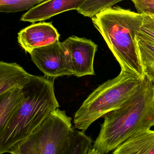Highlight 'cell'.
Returning <instances> with one entry per match:
<instances>
[{"instance_id":"1","label":"cell","mask_w":154,"mask_h":154,"mask_svg":"<svg viewBox=\"0 0 154 154\" xmlns=\"http://www.w3.org/2000/svg\"><path fill=\"white\" fill-rule=\"evenodd\" d=\"M154 84L144 76L129 99L104 116L93 148L107 154L138 131L154 126Z\"/></svg>"},{"instance_id":"2","label":"cell","mask_w":154,"mask_h":154,"mask_svg":"<svg viewBox=\"0 0 154 154\" xmlns=\"http://www.w3.org/2000/svg\"><path fill=\"white\" fill-rule=\"evenodd\" d=\"M22 89L25 100L0 134V154L9 153L59 108L55 94L54 78L30 74L29 82Z\"/></svg>"},{"instance_id":"3","label":"cell","mask_w":154,"mask_h":154,"mask_svg":"<svg viewBox=\"0 0 154 154\" xmlns=\"http://www.w3.org/2000/svg\"><path fill=\"white\" fill-rule=\"evenodd\" d=\"M143 14L119 6L106 9L92 18L121 70L144 77L140 60L137 37L142 24Z\"/></svg>"},{"instance_id":"4","label":"cell","mask_w":154,"mask_h":154,"mask_svg":"<svg viewBox=\"0 0 154 154\" xmlns=\"http://www.w3.org/2000/svg\"><path fill=\"white\" fill-rule=\"evenodd\" d=\"M141 79L121 70L119 74L94 90L75 112V128L84 132L100 118L120 108L132 95Z\"/></svg>"},{"instance_id":"5","label":"cell","mask_w":154,"mask_h":154,"mask_svg":"<svg viewBox=\"0 0 154 154\" xmlns=\"http://www.w3.org/2000/svg\"><path fill=\"white\" fill-rule=\"evenodd\" d=\"M74 128L72 119L58 109L26 139L15 145L10 154H62Z\"/></svg>"},{"instance_id":"6","label":"cell","mask_w":154,"mask_h":154,"mask_svg":"<svg viewBox=\"0 0 154 154\" xmlns=\"http://www.w3.org/2000/svg\"><path fill=\"white\" fill-rule=\"evenodd\" d=\"M72 75L77 77L95 75L94 61L98 46L91 39L71 36L62 42Z\"/></svg>"},{"instance_id":"7","label":"cell","mask_w":154,"mask_h":154,"mask_svg":"<svg viewBox=\"0 0 154 154\" xmlns=\"http://www.w3.org/2000/svg\"><path fill=\"white\" fill-rule=\"evenodd\" d=\"M29 54L33 63L46 77L55 78L72 75L67 55L59 40L34 49Z\"/></svg>"},{"instance_id":"8","label":"cell","mask_w":154,"mask_h":154,"mask_svg":"<svg viewBox=\"0 0 154 154\" xmlns=\"http://www.w3.org/2000/svg\"><path fill=\"white\" fill-rule=\"evenodd\" d=\"M60 35L52 22H40L30 25L18 34L20 46L30 54L34 49L52 45L59 40Z\"/></svg>"},{"instance_id":"9","label":"cell","mask_w":154,"mask_h":154,"mask_svg":"<svg viewBox=\"0 0 154 154\" xmlns=\"http://www.w3.org/2000/svg\"><path fill=\"white\" fill-rule=\"evenodd\" d=\"M84 0L44 1L30 9L20 18L24 22L45 21L63 12L77 10Z\"/></svg>"},{"instance_id":"10","label":"cell","mask_w":154,"mask_h":154,"mask_svg":"<svg viewBox=\"0 0 154 154\" xmlns=\"http://www.w3.org/2000/svg\"><path fill=\"white\" fill-rule=\"evenodd\" d=\"M112 154H154V131L136 132L116 148Z\"/></svg>"},{"instance_id":"11","label":"cell","mask_w":154,"mask_h":154,"mask_svg":"<svg viewBox=\"0 0 154 154\" xmlns=\"http://www.w3.org/2000/svg\"><path fill=\"white\" fill-rule=\"evenodd\" d=\"M25 100L23 89L12 88L0 94V134L7 128Z\"/></svg>"},{"instance_id":"12","label":"cell","mask_w":154,"mask_h":154,"mask_svg":"<svg viewBox=\"0 0 154 154\" xmlns=\"http://www.w3.org/2000/svg\"><path fill=\"white\" fill-rule=\"evenodd\" d=\"M30 74L17 63L0 62V94L19 87L23 88L29 82Z\"/></svg>"},{"instance_id":"13","label":"cell","mask_w":154,"mask_h":154,"mask_svg":"<svg viewBox=\"0 0 154 154\" xmlns=\"http://www.w3.org/2000/svg\"><path fill=\"white\" fill-rule=\"evenodd\" d=\"M92 147L91 138L84 132L74 129L62 154H87Z\"/></svg>"},{"instance_id":"14","label":"cell","mask_w":154,"mask_h":154,"mask_svg":"<svg viewBox=\"0 0 154 154\" xmlns=\"http://www.w3.org/2000/svg\"><path fill=\"white\" fill-rule=\"evenodd\" d=\"M140 60L144 76L154 84V45L137 38Z\"/></svg>"},{"instance_id":"15","label":"cell","mask_w":154,"mask_h":154,"mask_svg":"<svg viewBox=\"0 0 154 154\" xmlns=\"http://www.w3.org/2000/svg\"><path fill=\"white\" fill-rule=\"evenodd\" d=\"M121 1H92L84 0L76 10L77 12L85 17L93 18L106 9L112 8Z\"/></svg>"},{"instance_id":"16","label":"cell","mask_w":154,"mask_h":154,"mask_svg":"<svg viewBox=\"0 0 154 154\" xmlns=\"http://www.w3.org/2000/svg\"><path fill=\"white\" fill-rule=\"evenodd\" d=\"M43 0H1L0 11L15 13L31 9L34 6L44 2Z\"/></svg>"},{"instance_id":"17","label":"cell","mask_w":154,"mask_h":154,"mask_svg":"<svg viewBox=\"0 0 154 154\" xmlns=\"http://www.w3.org/2000/svg\"><path fill=\"white\" fill-rule=\"evenodd\" d=\"M143 15V22L137 38L140 40L154 45V17L149 15Z\"/></svg>"},{"instance_id":"18","label":"cell","mask_w":154,"mask_h":154,"mask_svg":"<svg viewBox=\"0 0 154 154\" xmlns=\"http://www.w3.org/2000/svg\"><path fill=\"white\" fill-rule=\"evenodd\" d=\"M137 13L154 17V0H132Z\"/></svg>"},{"instance_id":"19","label":"cell","mask_w":154,"mask_h":154,"mask_svg":"<svg viewBox=\"0 0 154 154\" xmlns=\"http://www.w3.org/2000/svg\"><path fill=\"white\" fill-rule=\"evenodd\" d=\"M87 154H100V153L96 149L94 148H92L90 149Z\"/></svg>"},{"instance_id":"20","label":"cell","mask_w":154,"mask_h":154,"mask_svg":"<svg viewBox=\"0 0 154 154\" xmlns=\"http://www.w3.org/2000/svg\"></svg>"}]
</instances>
